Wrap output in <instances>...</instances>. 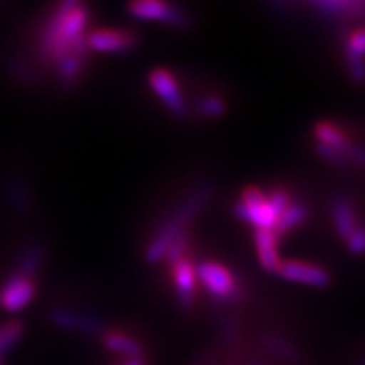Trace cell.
<instances>
[{
  "label": "cell",
  "instance_id": "cell-1",
  "mask_svg": "<svg viewBox=\"0 0 365 365\" xmlns=\"http://www.w3.org/2000/svg\"><path fill=\"white\" fill-rule=\"evenodd\" d=\"M90 19V9L81 2L68 0L59 4L41 38V51L49 59H61L76 49H88L85 29Z\"/></svg>",
  "mask_w": 365,
  "mask_h": 365
},
{
  "label": "cell",
  "instance_id": "cell-2",
  "mask_svg": "<svg viewBox=\"0 0 365 365\" xmlns=\"http://www.w3.org/2000/svg\"><path fill=\"white\" fill-rule=\"evenodd\" d=\"M210 195H212V188H210V186H202V188H198L175 213H173L170 220L163 223V227L159 228L156 235H154L148 244V249H145V261L149 264H158L166 259L168 249L171 247L173 242H175L182 232H186L188 223L198 215L200 210H202L205 207V203L208 202Z\"/></svg>",
  "mask_w": 365,
  "mask_h": 365
},
{
  "label": "cell",
  "instance_id": "cell-3",
  "mask_svg": "<svg viewBox=\"0 0 365 365\" xmlns=\"http://www.w3.org/2000/svg\"><path fill=\"white\" fill-rule=\"evenodd\" d=\"M235 215L255 227V230H276L279 215L274 210L271 200L259 188L249 186L242 191L235 205Z\"/></svg>",
  "mask_w": 365,
  "mask_h": 365
},
{
  "label": "cell",
  "instance_id": "cell-4",
  "mask_svg": "<svg viewBox=\"0 0 365 365\" xmlns=\"http://www.w3.org/2000/svg\"><path fill=\"white\" fill-rule=\"evenodd\" d=\"M149 85L156 97L161 100L166 110L176 118H185L188 113V105L182 97L175 75L166 68H156L149 73Z\"/></svg>",
  "mask_w": 365,
  "mask_h": 365
},
{
  "label": "cell",
  "instance_id": "cell-5",
  "mask_svg": "<svg viewBox=\"0 0 365 365\" xmlns=\"http://www.w3.org/2000/svg\"><path fill=\"white\" fill-rule=\"evenodd\" d=\"M129 14L139 21L164 22L175 27H186L190 24V17L182 9L159 0H140L129 4Z\"/></svg>",
  "mask_w": 365,
  "mask_h": 365
},
{
  "label": "cell",
  "instance_id": "cell-6",
  "mask_svg": "<svg viewBox=\"0 0 365 365\" xmlns=\"http://www.w3.org/2000/svg\"><path fill=\"white\" fill-rule=\"evenodd\" d=\"M36 296L34 277L19 271L12 272L0 291V307L11 313H19L33 303Z\"/></svg>",
  "mask_w": 365,
  "mask_h": 365
},
{
  "label": "cell",
  "instance_id": "cell-7",
  "mask_svg": "<svg viewBox=\"0 0 365 365\" xmlns=\"http://www.w3.org/2000/svg\"><path fill=\"white\" fill-rule=\"evenodd\" d=\"M314 137H317V144L331 149L349 163L354 161L360 166H365V149L352 143L336 125L330 122H319L314 125Z\"/></svg>",
  "mask_w": 365,
  "mask_h": 365
},
{
  "label": "cell",
  "instance_id": "cell-8",
  "mask_svg": "<svg viewBox=\"0 0 365 365\" xmlns=\"http://www.w3.org/2000/svg\"><path fill=\"white\" fill-rule=\"evenodd\" d=\"M86 48L97 53H129L139 44V36L125 29H95L85 38Z\"/></svg>",
  "mask_w": 365,
  "mask_h": 365
},
{
  "label": "cell",
  "instance_id": "cell-9",
  "mask_svg": "<svg viewBox=\"0 0 365 365\" xmlns=\"http://www.w3.org/2000/svg\"><path fill=\"white\" fill-rule=\"evenodd\" d=\"M196 276L213 298L230 299L235 294L237 282L234 274L222 264L212 261L200 262L196 266Z\"/></svg>",
  "mask_w": 365,
  "mask_h": 365
},
{
  "label": "cell",
  "instance_id": "cell-10",
  "mask_svg": "<svg viewBox=\"0 0 365 365\" xmlns=\"http://www.w3.org/2000/svg\"><path fill=\"white\" fill-rule=\"evenodd\" d=\"M277 274L286 281L299 282V284H307L312 287H327L330 284V274L323 267L308 262L286 261L281 264Z\"/></svg>",
  "mask_w": 365,
  "mask_h": 365
},
{
  "label": "cell",
  "instance_id": "cell-11",
  "mask_svg": "<svg viewBox=\"0 0 365 365\" xmlns=\"http://www.w3.org/2000/svg\"><path fill=\"white\" fill-rule=\"evenodd\" d=\"M171 272H173V282H175L176 289V298L178 303L181 304V308L188 309L193 304L195 298V289H196V266L190 261V257H181L180 261L171 264Z\"/></svg>",
  "mask_w": 365,
  "mask_h": 365
},
{
  "label": "cell",
  "instance_id": "cell-12",
  "mask_svg": "<svg viewBox=\"0 0 365 365\" xmlns=\"http://www.w3.org/2000/svg\"><path fill=\"white\" fill-rule=\"evenodd\" d=\"M51 319L54 325L68 331L86 333V335H98V333L103 335L107 331L102 319L73 309H53Z\"/></svg>",
  "mask_w": 365,
  "mask_h": 365
},
{
  "label": "cell",
  "instance_id": "cell-13",
  "mask_svg": "<svg viewBox=\"0 0 365 365\" xmlns=\"http://www.w3.org/2000/svg\"><path fill=\"white\" fill-rule=\"evenodd\" d=\"M345 59L350 76L357 83L365 81V27L354 31L345 44Z\"/></svg>",
  "mask_w": 365,
  "mask_h": 365
},
{
  "label": "cell",
  "instance_id": "cell-14",
  "mask_svg": "<svg viewBox=\"0 0 365 365\" xmlns=\"http://www.w3.org/2000/svg\"><path fill=\"white\" fill-rule=\"evenodd\" d=\"M102 344L108 352L122 355L127 360L143 359L144 346L139 340L120 330H108L102 335Z\"/></svg>",
  "mask_w": 365,
  "mask_h": 365
},
{
  "label": "cell",
  "instance_id": "cell-15",
  "mask_svg": "<svg viewBox=\"0 0 365 365\" xmlns=\"http://www.w3.org/2000/svg\"><path fill=\"white\" fill-rule=\"evenodd\" d=\"M255 250H257V257L261 266L267 272L279 271L282 261L277 252V235L274 230H255L254 235Z\"/></svg>",
  "mask_w": 365,
  "mask_h": 365
},
{
  "label": "cell",
  "instance_id": "cell-16",
  "mask_svg": "<svg viewBox=\"0 0 365 365\" xmlns=\"http://www.w3.org/2000/svg\"><path fill=\"white\" fill-rule=\"evenodd\" d=\"M86 49H76V51H70L65 54L61 59H58V75L63 85L71 86L80 80L81 68H83V58Z\"/></svg>",
  "mask_w": 365,
  "mask_h": 365
},
{
  "label": "cell",
  "instance_id": "cell-17",
  "mask_svg": "<svg viewBox=\"0 0 365 365\" xmlns=\"http://www.w3.org/2000/svg\"><path fill=\"white\" fill-rule=\"evenodd\" d=\"M333 223H335L336 234L341 239H349L357 228V222H355V212L352 203L345 198H339L333 203Z\"/></svg>",
  "mask_w": 365,
  "mask_h": 365
},
{
  "label": "cell",
  "instance_id": "cell-18",
  "mask_svg": "<svg viewBox=\"0 0 365 365\" xmlns=\"http://www.w3.org/2000/svg\"><path fill=\"white\" fill-rule=\"evenodd\" d=\"M308 218V210L304 205L301 203H289V207L284 210V213L279 217L276 225V235L277 234H284V232L291 230V228L299 227L301 223L307 222Z\"/></svg>",
  "mask_w": 365,
  "mask_h": 365
},
{
  "label": "cell",
  "instance_id": "cell-19",
  "mask_svg": "<svg viewBox=\"0 0 365 365\" xmlns=\"http://www.w3.org/2000/svg\"><path fill=\"white\" fill-rule=\"evenodd\" d=\"M44 261V250L39 244L29 245L26 247L24 252L21 254L19 257V266H17L16 271H19L22 274H27V276L34 277V274L39 271L41 266H43Z\"/></svg>",
  "mask_w": 365,
  "mask_h": 365
},
{
  "label": "cell",
  "instance_id": "cell-20",
  "mask_svg": "<svg viewBox=\"0 0 365 365\" xmlns=\"http://www.w3.org/2000/svg\"><path fill=\"white\" fill-rule=\"evenodd\" d=\"M24 335V325L22 322H7L0 327V355L9 352L19 344Z\"/></svg>",
  "mask_w": 365,
  "mask_h": 365
},
{
  "label": "cell",
  "instance_id": "cell-21",
  "mask_svg": "<svg viewBox=\"0 0 365 365\" xmlns=\"http://www.w3.org/2000/svg\"><path fill=\"white\" fill-rule=\"evenodd\" d=\"M313 7L318 9L322 14L327 16H350V12L359 11V9H365V4L362 2H345V0H339V2H313Z\"/></svg>",
  "mask_w": 365,
  "mask_h": 365
},
{
  "label": "cell",
  "instance_id": "cell-22",
  "mask_svg": "<svg viewBox=\"0 0 365 365\" xmlns=\"http://www.w3.org/2000/svg\"><path fill=\"white\" fill-rule=\"evenodd\" d=\"M196 112H198L202 117L217 118V117H222L223 113L227 112V103L223 98L215 97V95H210V97H205L200 100L198 107H196Z\"/></svg>",
  "mask_w": 365,
  "mask_h": 365
},
{
  "label": "cell",
  "instance_id": "cell-23",
  "mask_svg": "<svg viewBox=\"0 0 365 365\" xmlns=\"http://www.w3.org/2000/svg\"><path fill=\"white\" fill-rule=\"evenodd\" d=\"M346 249L354 255L365 254V225H357L354 234L346 239Z\"/></svg>",
  "mask_w": 365,
  "mask_h": 365
},
{
  "label": "cell",
  "instance_id": "cell-24",
  "mask_svg": "<svg viewBox=\"0 0 365 365\" xmlns=\"http://www.w3.org/2000/svg\"><path fill=\"white\" fill-rule=\"evenodd\" d=\"M122 365H145L144 359H132V360H125Z\"/></svg>",
  "mask_w": 365,
  "mask_h": 365
},
{
  "label": "cell",
  "instance_id": "cell-25",
  "mask_svg": "<svg viewBox=\"0 0 365 365\" xmlns=\"http://www.w3.org/2000/svg\"><path fill=\"white\" fill-rule=\"evenodd\" d=\"M364 365H365V364H364Z\"/></svg>",
  "mask_w": 365,
  "mask_h": 365
}]
</instances>
